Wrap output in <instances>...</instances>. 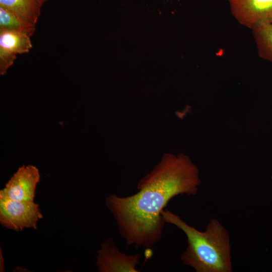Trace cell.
<instances>
[{"label":"cell","instance_id":"cell-12","mask_svg":"<svg viewBox=\"0 0 272 272\" xmlns=\"http://www.w3.org/2000/svg\"><path fill=\"white\" fill-rule=\"evenodd\" d=\"M40 4L42 6L43 3L45 2L47 0H38Z\"/></svg>","mask_w":272,"mask_h":272},{"label":"cell","instance_id":"cell-1","mask_svg":"<svg viewBox=\"0 0 272 272\" xmlns=\"http://www.w3.org/2000/svg\"><path fill=\"white\" fill-rule=\"evenodd\" d=\"M200 183L198 169L188 156L165 153L138 182V192L125 197L111 194L105 203L126 246L150 249L162 237L166 222L161 212L168 203L180 194H196Z\"/></svg>","mask_w":272,"mask_h":272},{"label":"cell","instance_id":"cell-11","mask_svg":"<svg viewBox=\"0 0 272 272\" xmlns=\"http://www.w3.org/2000/svg\"><path fill=\"white\" fill-rule=\"evenodd\" d=\"M0 271H5V261L1 248H0Z\"/></svg>","mask_w":272,"mask_h":272},{"label":"cell","instance_id":"cell-2","mask_svg":"<svg viewBox=\"0 0 272 272\" xmlns=\"http://www.w3.org/2000/svg\"><path fill=\"white\" fill-rule=\"evenodd\" d=\"M161 214L166 223L181 230L187 237V246L181 254L183 263L196 272H231L230 234L216 219H212L205 231H199L177 215L167 209Z\"/></svg>","mask_w":272,"mask_h":272},{"label":"cell","instance_id":"cell-7","mask_svg":"<svg viewBox=\"0 0 272 272\" xmlns=\"http://www.w3.org/2000/svg\"><path fill=\"white\" fill-rule=\"evenodd\" d=\"M32 47L30 36L28 34L0 30V75L6 74L17 54L28 53Z\"/></svg>","mask_w":272,"mask_h":272},{"label":"cell","instance_id":"cell-4","mask_svg":"<svg viewBox=\"0 0 272 272\" xmlns=\"http://www.w3.org/2000/svg\"><path fill=\"white\" fill-rule=\"evenodd\" d=\"M40 179L39 171L36 166L23 165L0 190V197L18 201H34L36 189Z\"/></svg>","mask_w":272,"mask_h":272},{"label":"cell","instance_id":"cell-8","mask_svg":"<svg viewBox=\"0 0 272 272\" xmlns=\"http://www.w3.org/2000/svg\"><path fill=\"white\" fill-rule=\"evenodd\" d=\"M41 7L38 0H0V7L34 25L40 15Z\"/></svg>","mask_w":272,"mask_h":272},{"label":"cell","instance_id":"cell-10","mask_svg":"<svg viewBox=\"0 0 272 272\" xmlns=\"http://www.w3.org/2000/svg\"><path fill=\"white\" fill-rule=\"evenodd\" d=\"M35 26L11 12L0 7V30L24 33L31 36L35 32Z\"/></svg>","mask_w":272,"mask_h":272},{"label":"cell","instance_id":"cell-9","mask_svg":"<svg viewBox=\"0 0 272 272\" xmlns=\"http://www.w3.org/2000/svg\"><path fill=\"white\" fill-rule=\"evenodd\" d=\"M258 55L272 63V22L252 29Z\"/></svg>","mask_w":272,"mask_h":272},{"label":"cell","instance_id":"cell-6","mask_svg":"<svg viewBox=\"0 0 272 272\" xmlns=\"http://www.w3.org/2000/svg\"><path fill=\"white\" fill-rule=\"evenodd\" d=\"M231 13L242 25L252 30L272 22V0H228Z\"/></svg>","mask_w":272,"mask_h":272},{"label":"cell","instance_id":"cell-5","mask_svg":"<svg viewBox=\"0 0 272 272\" xmlns=\"http://www.w3.org/2000/svg\"><path fill=\"white\" fill-rule=\"evenodd\" d=\"M140 255H127L115 246L112 238H108L97 251L96 264L99 272H139L137 268Z\"/></svg>","mask_w":272,"mask_h":272},{"label":"cell","instance_id":"cell-3","mask_svg":"<svg viewBox=\"0 0 272 272\" xmlns=\"http://www.w3.org/2000/svg\"><path fill=\"white\" fill-rule=\"evenodd\" d=\"M43 217L39 205L34 201L0 197V223L8 229L17 232L25 228L37 229V222Z\"/></svg>","mask_w":272,"mask_h":272}]
</instances>
